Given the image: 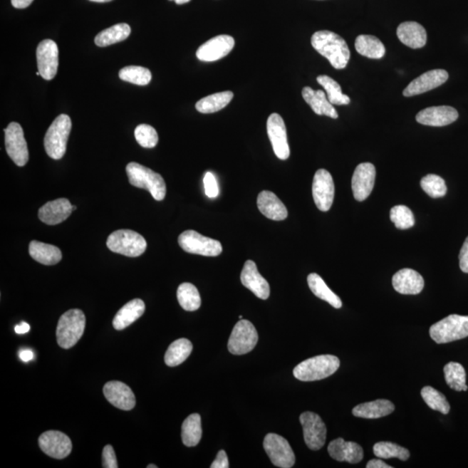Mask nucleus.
<instances>
[{
    "instance_id": "obj_16",
    "label": "nucleus",
    "mask_w": 468,
    "mask_h": 468,
    "mask_svg": "<svg viewBox=\"0 0 468 468\" xmlns=\"http://www.w3.org/2000/svg\"><path fill=\"white\" fill-rule=\"evenodd\" d=\"M37 62L40 76L43 79L52 80L58 73V48L53 40H43L37 49Z\"/></svg>"
},
{
    "instance_id": "obj_35",
    "label": "nucleus",
    "mask_w": 468,
    "mask_h": 468,
    "mask_svg": "<svg viewBox=\"0 0 468 468\" xmlns=\"http://www.w3.org/2000/svg\"><path fill=\"white\" fill-rule=\"evenodd\" d=\"M131 28L128 24H118L98 33L95 38V43L99 47L109 46L124 41L129 38Z\"/></svg>"
},
{
    "instance_id": "obj_13",
    "label": "nucleus",
    "mask_w": 468,
    "mask_h": 468,
    "mask_svg": "<svg viewBox=\"0 0 468 468\" xmlns=\"http://www.w3.org/2000/svg\"><path fill=\"white\" fill-rule=\"evenodd\" d=\"M312 195L320 211L327 212L331 209L334 201L335 186L333 178L327 170H319L316 172L312 183Z\"/></svg>"
},
{
    "instance_id": "obj_23",
    "label": "nucleus",
    "mask_w": 468,
    "mask_h": 468,
    "mask_svg": "<svg viewBox=\"0 0 468 468\" xmlns=\"http://www.w3.org/2000/svg\"><path fill=\"white\" fill-rule=\"evenodd\" d=\"M72 213V205L69 199H57L45 204L38 210L40 221L46 225L54 226L65 222Z\"/></svg>"
},
{
    "instance_id": "obj_27",
    "label": "nucleus",
    "mask_w": 468,
    "mask_h": 468,
    "mask_svg": "<svg viewBox=\"0 0 468 468\" xmlns=\"http://www.w3.org/2000/svg\"><path fill=\"white\" fill-rule=\"evenodd\" d=\"M397 33L400 41L412 49H419L426 45L427 31L419 23H402L397 28Z\"/></svg>"
},
{
    "instance_id": "obj_53",
    "label": "nucleus",
    "mask_w": 468,
    "mask_h": 468,
    "mask_svg": "<svg viewBox=\"0 0 468 468\" xmlns=\"http://www.w3.org/2000/svg\"><path fill=\"white\" fill-rule=\"evenodd\" d=\"M33 352L31 350H22L19 352V358L21 359L23 362H29L31 360L33 359Z\"/></svg>"
},
{
    "instance_id": "obj_10",
    "label": "nucleus",
    "mask_w": 468,
    "mask_h": 468,
    "mask_svg": "<svg viewBox=\"0 0 468 468\" xmlns=\"http://www.w3.org/2000/svg\"><path fill=\"white\" fill-rule=\"evenodd\" d=\"M264 449L276 467H293L296 458L293 449L287 440L276 434H268L264 440Z\"/></svg>"
},
{
    "instance_id": "obj_32",
    "label": "nucleus",
    "mask_w": 468,
    "mask_h": 468,
    "mask_svg": "<svg viewBox=\"0 0 468 468\" xmlns=\"http://www.w3.org/2000/svg\"><path fill=\"white\" fill-rule=\"evenodd\" d=\"M233 98L234 93L232 91L219 92L199 100L196 103L195 108L199 113H215L226 108Z\"/></svg>"
},
{
    "instance_id": "obj_5",
    "label": "nucleus",
    "mask_w": 468,
    "mask_h": 468,
    "mask_svg": "<svg viewBox=\"0 0 468 468\" xmlns=\"http://www.w3.org/2000/svg\"><path fill=\"white\" fill-rule=\"evenodd\" d=\"M71 126V118L65 114L60 115L51 123L43 142L46 153L51 158L60 160L65 155Z\"/></svg>"
},
{
    "instance_id": "obj_11",
    "label": "nucleus",
    "mask_w": 468,
    "mask_h": 468,
    "mask_svg": "<svg viewBox=\"0 0 468 468\" xmlns=\"http://www.w3.org/2000/svg\"><path fill=\"white\" fill-rule=\"evenodd\" d=\"M6 150L16 165L24 167L29 161V151L20 124L11 123L5 130Z\"/></svg>"
},
{
    "instance_id": "obj_26",
    "label": "nucleus",
    "mask_w": 468,
    "mask_h": 468,
    "mask_svg": "<svg viewBox=\"0 0 468 468\" xmlns=\"http://www.w3.org/2000/svg\"><path fill=\"white\" fill-rule=\"evenodd\" d=\"M259 210L266 218L273 221H284L288 216V211L278 196L270 191H262L258 196Z\"/></svg>"
},
{
    "instance_id": "obj_12",
    "label": "nucleus",
    "mask_w": 468,
    "mask_h": 468,
    "mask_svg": "<svg viewBox=\"0 0 468 468\" xmlns=\"http://www.w3.org/2000/svg\"><path fill=\"white\" fill-rule=\"evenodd\" d=\"M303 427V439L311 450L321 449L326 441V426L323 420L313 412H305L299 417Z\"/></svg>"
},
{
    "instance_id": "obj_38",
    "label": "nucleus",
    "mask_w": 468,
    "mask_h": 468,
    "mask_svg": "<svg viewBox=\"0 0 468 468\" xmlns=\"http://www.w3.org/2000/svg\"><path fill=\"white\" fill-rule=\"evenodd\" d=\"M177 298L180 305L187 311H197L202 305L197 288L190 283H183L178 287Z\"/></svg>"
},
{
    "instance_id": "obj_43",
    "label": "nucleus",
    "mask_w": 468,
    "mask_h": 468,
    "mask_svg": "<svg viewBox=\"0 0 468 468\" xmlns=\"http://www.w3.org/2000/svg\"><path fill=\"white\" fill-rule=\"evenodd\" d=\"M422 397L430 409L447 415L450 411V404L441 392L430 386L424 387L421 392Z\"/></svg>"
},
{
    "instance_id": "obj_54",
    "label": "nucleus",
    "mask_w": 468,
    "mask_h": 468,
    "mask_svg": "<svg viewBox=\"0 0 468 468\" xmlns=\"http://www.w3.org/2000/svg\"><path fill=\"white\" fill-rule=\"evenodd\" d=\"M30 329H31L30 326L28 325V323L26 322H21L19 323V326L15 327L16 333L18 334L27 333V332L29 331Z\"/></svg>"
},
{
    "instance_id": "obj_4",
    "label": "nucleus",
    "mask_w": 468,
    "mask_h": 468,
    "mask_svg": "<svg viewBox=\"0 0 468 468\" xmlns=\"http://www.w3.org/2000/svg\"><path fill=\"white\" fill-rule=\"evenodd\" d=\"M86 325L85 315L81 310L72 309L59 318L57 327V341L63 349H71L83 337Z\"/></svg>"
},
{
    "instance_id": "obj_39",
    "label": "nucleus",
    "mask_w": 468,
    "mask_h": 468,
    "mask_svg": "<svg viewBox=\"0 0 468 468\" xmlns=\"http://www.w3.org/2000/svg\"><path fill=\"white\" fill-rule=\"evenodd\" d=\"M317 81L326 90L328 100L333 105H348L350 103V98L343 93L341 86L334 79L321 75L318 77Z\"/></svg>"
},
{
    "instance_id": "obj_48",
    "label": "nucleus",
    "mask_w": 468,
    "mask_h": 468,
    "mask_svg": "<svg viewBox=\"0 0 468 468\" xmlns=\"http://www.w3.org/2000/svg\"><path fill=\"white\" fill-rule=\"evenodd\" d=\"M103 467L104 468H118L117 457H115L113 447L107 445L104 447L103 451Z\"/></svg>"
},
{
    "instance_id": "obj_37",
    "label": "nucleus",
    "mask_w": 468,
    "mask_h": 468,
    "mask_svg": "<svg viewBox=\"0 0 468 468\" xmlns=\"http://www.w3.org/2000/svg\"><path fill=\"white\" fill-rule=\"evenodd\" d=\"M202 436V418L198 414H192L183 422L182 439L184 445L195 447Z\"/></svg>"
},
{
    "instance_id": "obj_49",
    "label": "nucleus",
    "mask_w": 468,
    "mask_h": 468,
    "mask_svg": "<svg viewBox=\"0 0 468 468\" xmlns=\"http://www.w3.org/2000/svg\"><path fill=\"white\" fill-rule=\"evenodd\" d=\"M459 267L463 273L468 274V237L466 239L459 255Z\"/></svg>"
},
{
    "instance_id": "obj_56",
    "label": "nucleus",
    "mask_w": 468,
    "mask_h": 468,
    "mask_svg": "<svg viewBox=\"0 0 468 468\" xmlns=\"http://www.w3.org/2000/svg\"><path fill=\"white\" fill-rule=\"evenodd\" d=\"M90 1L97 2V3H107L112 1V0H90Z\"/></svg>"
},
{
    "instance_id": "obj_19",
    "label": "nucleus",
    "mask_w": 468,
    "mask_h": 468,
    "mask_svg": "<svg viewBox=\"0 0 468 468\" xmlns=\"http://www.w3.org/2000/svg\"><path fill=\"white\" fill-rule=\"evenodd\" d=\"M449 79V73L445 70H433L425 72L412 81L403 90L404 97H414L435 89L443 85Z\"/></svg>"
},
{
    "instance_id": "obj_41",
    "label": "nucleus",
    "mask_w": 468,
    "mask_h": 468,
    "mask_svg": "<svg viewBox=\"0 0 468 468\" xmlns=\"http://www.w3.org/2000/svg\"><path fill=\"white\" fill-rule=\"evenodd\" d=\"M374 454L381 459L397 458L405 462L409 459L410 451L397 445V444L381 442L375 443L373 447Z\"/></svg>"
},
{
    "instance_id": "obj_6",
    "label": "nucleus",
    "mask_w": 468,
    "mask_h": 468,
    "mask_svg": "<svg viewBox=\"0 0 468 468\" xmlns=\"http://www.w3.org/2000/svg\"><path fill=\"white\" fill-rule=\"evenodd\" d=\"M432 339L436 343H447L468 337V316L450 315L432 326Z\"/></svg>"
},
{
    "instance_id": "obj_58",
    "label": "nucleus",
    "mask_w": 468,
    "mask_h": 468,
    "mask_svg": "<svg viewBox=\"0 0 468 468\" xmlns=\"http://www.w3.org/2000/svg\"><path fill=\"white\" fill-rule=\"evenodd\" d=\"M77 210V207L76 206H72V211Z\"/></svg>"
},
{
    "instance_id": "obj_7",
    "label": "nucleus",
    "mask_w": 468,
    "mask_h": 468,
    "mask_svg": "<svg viewBox=\"0 0 468 468\" xmlns=\"http://www.w3.org/2000/svg\"><path fill=\"white\" fill-rule=\"evenodd\" d=\"M107 246L113 253L135 258L145 253L147 241L137 232L122 229L115 231L109 236Z\"/></svg>"
},
{
    "instance_id": "obj_45",
    "label": "nucleus",
    "mask_w": 468,
    "mask_h": 468,
    "mask_svg": "<svg viewBox=\"0 0 468 468\" xmlns=\"http://www.w3.org/2000/svg\"><path fill=\"white\" fill-rule=\"evenodd\" d=\"M390 219L398 229L406 230L414 227V214L409 207L403 205L395 206L390 210Z\"/></svg>"
},
{
    "instance_id": "obj_51",
    "label": "nucleus",
    "mask_w": 468,
    "mask_h": 468,
    "mask_svg": "<svg viewBox=\"0 0 468 468\" xmlns=\"http://www.w3.org/2000/svg\"><path fill=\"white\" fill-rule=\"evenodd\" d=\"M367 468H392L391 466L388 465L385 462H383L381 459H371L368 462Z\"/></svg>"
},
{
    "instance_id": "obj_15",
    "label": "nucleus",
    "mask_w": 468,
    "mask_h": 468,
    "mask_svg": "<svg viewBox=\"0 0 468 468\" xmlns=\"http://www.w3.org/2000/svg\"><path fill=\"white\" fill-rule=\"evenodd\" d=\"M40 449L51 458L62 459L69 456L72 450L71 439L62 432L50 430L40 435Z\"/></svg>"
},
{
    "instance_id": "obj_2",
    "label": "nucleus",
    "mask_w": 468,
    "mask_h": 468,
    "mask_svg": "<svg viewBox=\"0 0 468 468\" xmlns=\"http://www.w3.org/2000/svg\"><path fill=\"white\" fill-rule=\"evenodd\" d=\"M340 360L336 355H321L300 363L293 375L302 382H314L326 379L339 369Z\"/></svg>"
},
{
    "instance_id": "obj_30",
    "label": "nucleus",
    "mask_w": 468,
    "mask_h": 468,
    "mask_svg": "<svg viewBox=\"0 0 468 468\" xmlns=\"http://www.w3.org/2000/svg\"><path fill=\"white\" fill-rule=\"evenodd\" d=\"M395 411V405L388 400L379 399L377 401L359 404L352 410L355 417L378 419L389 415Z\"/></svg>"
},
{
    "instance_id": "obj_29",
    "label": "nucleus",
    "mask_w": 468,
    "mask_h": 468,
    "mask_svg": "<svg viewBox=\"0 0 468 468\" xmlns=\"http://www.w3.org/2000/svg\"><path fill=\"white\" fill-rule=\"evenodd\" d=\"M145 311V303L142 299L135 298L127 303L119 310L113 320V326L115 330L126 329L142 317Z\"/></svg>"
},
{
    "instance_id": "obj_34",
    "label": "nucleus",
    "mask_w": 468,
    "mask_h": 468,
    "mask_svg": "<svg viewBox=\"0 0 468 468\" xmlns=\"http://www.w3.org/2000/svg\"><path fill=\"white\" fill-rule=\"evenodd\" d=\"M308 286L312 293L320 299L325 300L336 309H340L343 303L341 299L326 285L323 279L317 274H311L307 278Z\"/></svg>"
},
{
    "instance_id": "obj_59",
    "label": "nucleus",
    "mask_w": 468,
    "mask_h": 468,
    "mask_svg": "<svg viewBox=\"0 0 468 468\" xmlns=\"http://www.w3.org/2000/svg\"><path fill=\"white\" fill-rule=\"evenodd\" d=\"M239 318L242 319L243 318L242 316H239Z\"/></svg>"
},
{
    "instance_id": "obj_57",
    "label": "nucleus",
    "mask_w": 468,
    "mask_h": 468,
    "mask_svg": "<svg viewBox=\"0 0 468 468\" xmlns=\"http://www.w3.org/2000/svg\"><path fill=\"white\" fill-rule=\"evenodd\" d=\"M147 468H157V466L153 465V464H151V465H149L147 467Z\"/></svg>"
},
{
    "instance_id": "obj_24",
    "label": "nucleus",
    "mask_w": 468,
    "mask_h": 468,
    "mask_svg": "<svg viewBox=\"0 0 468 468\" xmlns=\"http://www.w3.org/2000/svg\"><path fill=\"white\" fill-rule=\"evenodd\" d=\"M328 452L332 459L340 462L357 464L363 459V447L358 443L345 442L343 438L332 441L328 446Z\"/></svg>"
},
{
    "instance_id": "obj_50",
    "label": "nucleus",
    "mask_w": 468,
    "mask_h": 468,
    "mask_svg": "<svg viewBox=\"0 0 468 468\" xmlns=\"http://www.w3.org/2000/svg\"><path fill=\"white\" fill-rule=\"evenodd\" d=\"M229 462H228L227 455L224 450L219 451L214 462L212 463L211 468H228Z\"/></svg>"
},
{
    "instance_id": "obj_28",
    "label": "nucleus",
    "mask_w": 468,
    "mask_h": 468,
    "mask_svg": "<svg viewBox=\"0 0 468 468\" xmlns=\"http://www.w3.org/2000/svg\"><path fill=\"white\" fill-rule=\"evenodd\" d=\"M303 98L309 104L312 110L318 115H326L331 118H338V114L321 90H314L311 87H305L302 90Z\"/></svg>"
},
{
    "instance_id": "obj_40",
    "label": "nucleus",
    "mask_w": 468,
    "mask_h": 468,
    "mask_svg": "<svg viewBox=\"0 0 468 468\" xmlns=\"http://www.w3.org/2000/svg\"><path fill=\"white\" fill-rule=\"evenodd\" d=\"M444 374L447 385L456 391H467L466 371L461 363L451 362L444 367Z\"/></svg>"
},
{
    "instance_id": "obj_3",
    "label": "nucleus",
    "mask_w": 468,
    "mask_h": 468,
    "mask_svg": "<svg viewBox=\"0 0 468 468\" xmlns=\"http://www.w3.org/2000/svg\"><path fill=\"white\" fill-rule=\"evenodd\" d=\"M126 172L132 186L149 191L156 201L165 198L166 183L161 175L137 162L128 164Z\"/></svg>"
},
{
    "instance_id": "obj_31",
    "label": "nucleus",
    "mask_w": 468,
    "mask_h": 468,
    "mask_svg": "<svg viewBox=\"0 0 468 468\" xmlns=\"http://www.w3.org/2000/svg\"><path fill=\"white\" fill-rule=\"evenodd\" d=\"M29 254L36 261L46 266H54L62 259V253L58 247L37 241L30 243Z\"/></svg>"
},
{
    "instance_id": "obj_55",
    "label": "nucleus",
    "mask_w": 468,
    "mask_h": 468,
    "mask_svg": "<svg viewBox=\"0 0 468 468\" xmlns=\"http://www.w3.org/2000/svg\"><path fill=\"white\" fill-rule=\"evenodd\" d=\"M174 1L177 4V5H183V4L190 2L191 0H174Z\"/></svg>"
},
{
    "instance_id": "obj_14",
    "label": "nucleus",
    "mask_w": 468,
    "mask_h": 468,
    "mask_svg": "<svg viewBox=\"0 0 468 468\" xmlns=\"http://www.w3.org/2000/svg\"><path fill=\"white\" fill-rule=\"evenodd\" d=\"M267 134L271 146L277 157L280 160H287L290 157L291 151L288 143L286 123L280 115L273 113L267 119Z\"/></svg>"
},
{
    "instance_id": "obj_21",
    "label": "nucleus",
    "mask_w": 468,
    "mask_h": 468,
    "mask_svg": "<svg viewBox=\"0 0 468 468\" xmlns=\"http://www.w3.org/2000/svg\"><path fill=\"white\" fill-rule=\"evenodd\" d=\"M459 118L458 111L450 106L427 108L416 115V121L422 125L443 127L449 125Z\"/></svg>"
},
{
    "instance_id": "obj_22",
    "label": "nucleus",
    "mask_w": 468,
    "mask_h": 468,
    "mask_svg": "<svg viewBox=\"0 0 468 468\" xmlns=\"http://www.w3.org/2000/svg\"><path fill=\"white\" fill-rule=\"evenodd\" d=\"M241 279L242 285L250 290L256 297L266 300L270 296V286L267 280L259 273L253 260H247L244 265Z\"/></svg>"
},
{
    "instance_id": "obj_8",
    "label": "nucleus",
    "mask_w": 468,
    "mask_h": 468,
    "mask_svg": "<svg viewBox=\"0 0 468 468\" xmlns=\"http://www.w3.org/2000/svg\"><path fill=\"white\" fill-rule=\"evenodd\" d=\"M178 242L184 251L192 254L217 257L222 253L221 242L205 237L194 230L183 232L179 236Z\"/></svg>"
},
{
    "instance_id": "obj_17",
    "label": "nucleus",
    "mask_w": 468,
    "mask_h": 468,
    "mask_svg": "<svg viewBox=\"0 0 468 468\" xmlns=\"http://www.w3.org/2000/svg\"><path fill=\"white\" fill-rule=\"evenodd\" d=\"M235 40L229 35H219L208 40L196 51V57L202 62H214L227 57L233 51Z\"/></svg>"
},
{
    "instance_id": "obj_25",
    "label": "nucleus",
    "mask_w": 468,
    "mask_h": 468,
    "mask_svg": "<svg viewBox=\"0 0 468 468\" xmlns=\"http://www.w3.org/2000/svg\"><path fill=\"white\" fill-rule=\"evenodd\" d=\"M392 285L397 293L404 295H416L422 293L424 279L417 271L412 269H402L392 279Z\"/></svg>"
},
{
    "instance_id": "obj_18",
    "label": "nucleus",
    "mask_w": 468,
    "mask_h": 468,
    "mask_svg": "<svg viewBox=\"0 0 468 468\" xmlns=\"http://www.w3.org/2000/svg\"><path fill=\"white\" fill-rule=\"evenodd\" d=\"M375 167L373 164L364 162L355 167L352 176L351 187L354 197L358 202H363L369 197L374 189Z\"/></svg>"
},
{
    "instance_id": "obj_36",
    "label": "nucleus",
    "mask_w": 468,
    "mask_h": 468,
    "mask_svg": "<svg viewBox=\"0 0 468 468\" xmlns=\"http://www.w3.org/2000/svg\"><path fill=\"white\" fill-rule=\"evenodd\" d=\"M193 345L189 339L181 338L172 343L165 354V363L167 366L175 367L185 362L189 357Z\"/></svg>"
},
{
    "instance_id": "obj_52",
    "label": "nucleus",
    "mask_w": 468,
    "mask_h": 468,
    "mask_svg": "<svg viewBox=\"0 0 468 468\" xmlns=\"http://www.w3.org/2000/svg\"><path fill=\"white\" fill-rule=\"evenodd\" d=\"M33 0H11V5L17 9H25L30 6Z\"/></svg>"
},
{
    "instance_id": "obj_9",
    "label": "nucleus",
    "mask_w": 468,
    "mask_h": 468,
    "mask_svg": "<svg viewBox=\"0 0 468 468\" xmlns=\"http://www.w3.org/2000/svg\"><path fill=\"white\" fill-rule=\"evenodd\" d=\"M259 335L257 330L248 320H239L236 323L228 341V350L234 355L249 353L257 345Z\"/></svg>"
},
{
    "instance_id": "obj_44",
    "label": "nucleus",
    "mask_w": 468,
    "mask_h": 468,
    "mask_svg": "<svg viewBox=\"0 0 468 468\" xmlns=\"http://www.w3.org/2000/svg\"><path fill=\"white\" fill-rule=\"evenodd\" d=\"M422 189L431 198L438 199L444 197L447 194L446 182L441 176L427 175L421 181Z\"/></svg>"
},
{
    "instance_id": "obj_42",
    "label": "nucleus",
    "mask_w": 468,
    "mask_h": 468,
    "mask_svg": "<svg viewBox=\"0 0 468 468\" xmlns=\"http://www.w3.org/2000/svg\"><path fill=\"white\" fill-rule=\"evenodd\" d=\"M119 78L124 82L145 86L151 82L152 74L149 69L142 66H126L119 72Z\"/></svg>"
},
{
    "instance_id": "obj_33",
    "label": "nucleus",
    "mask_w": 468,
    "mask_h": 468,
    "mask_svg": "<svg viewBox=\"0 0 468 468\" xmlns=\"http://www.w3.org/2000/svg\"><path fill=\"white\" fill-rule=\"evenodd\" d=\"M355 50L363 57L380 59L385 55V47L381 40L374 36L360 35L355 39Z\"/></svg>"
},
{
    "instance_id": "obj_47",
    "label": "nucleus",
    "mask_w": 468,
    "mask_h": 468,
    "mask_svg": "<svg viewBox=\"0 0 468 468\" xmlns=\"http://www.w3.org/2000/svg\"><path fill=\"white\" fill-rule=\"evenodd\" d=\"M204 187H205V192L207 197L216 198L219 195V187L217 180L211 172H207L204 177Z\"/></svg>"
},
{
    "instance_id": "obj_1",
    "label": "nucleus",
    "mask_w": 468,
    "mask_h": 468,
    "mask_svg": "<svg viewBox=\"0 0 468 468\" xmlns=\"http://www.w3.org/2000/svg\"><path fill=\"white\" fill-rule=\"evenodd\" d=\"M311 46L323 57L329 60L337 70L345 69L350 58V51L345 40L330 31H319L312 35Z\"/></svg>"
},
{
    "instance_id": "obj_20",
    "label": "nucleus",
    "mask_w": 468,
    "mask_h": 468,
    "mask_svg": "<svg viewBox=\"0 0 468 468\" xmlns=\"http://www.w3.org/2000/svg\"><path fill=\"white\" fill-rule=\"evenodd\" d=\"M103 394L112 405L119 410L129 411L135 406V395L125 383L118 381L107 383L103 387Z\"/></svg>"
},
{
    "instance_id": "obj_46",
    "label": "nucleus",
    "mask_w": 468,
    "mask_h": 468,
    "mask_svg": "<svg viewBox=\"0 0 468 468\" xmlns=\"http://www.w3.org/2000/svg\"><path fill=\"white\" fill-rule=\"evenodd\" d=\"M135 137L140 145L145 149H153L159 141L157 132L147 124L137 126L135 130Z\"/></svg>"
}]
</instances>
